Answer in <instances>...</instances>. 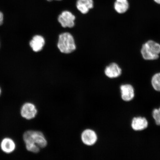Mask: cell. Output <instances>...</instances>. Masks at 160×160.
Here are the masks:
<instances>
[{
    "instance_id": "obj_1",
    "label": "cell",
    "mask_w": 160,
    "mask_h": 160,
    "mask_svg": "<svg viewBox=\"0 0 160 160\" xmlns=\"http://www.w3.org/2000/svg\"><path fill=\"white\" fill-rule=\"evenodd\" d=\"M23 139L28 151L34 153H38L40 148L47 145V141L41 132L28 131L24 133Z\"/></svg>"
},
{
    "instance_id": "obj_10",
    "label": "cell",
    "mask_w": 160,
    "mask_h": 160,
    "mask_svg": "<svg viewBox=\"0 0 160 160\" xmlns=\"http://www.w3.org/2000/svg\"><path fill=\"white\" fill-rule=\"evenodd\" d=\"M148 125V123L144 117H135L132 121V128L135 131H142L147 128Z\"/></svg>"
},
{
    "instance_id": "obj_15",
    "label": "cell",
    "mask_w": 160,
    "mask_h": 160,
    "mask_svg": "<svg viewBox=\"0 0 160 160\" xmlns=\"http://www.w3.org/2000/svg\"><path fill=\"white\" fill-rule=\"evenodd\" d=\"M152 114L156 124L160 126V107L159 109H154Z\"/></svg>"
},
{
    "instance_id": "obj_16",
    "label": "cell",
    "mask_w": 160,
    "mask_h": 160,
    "mask_svg": "<svg viewBox=\"0 0 160 160\" xmlns=\"http://www.w3.org/2000/svg\"><path fill=\"white\" fill-rule=\"evenodd\" d=\"M3 15L2 12H0V26L2 25L3 23Z\"/></svg>"
},
{
    "instance_id": "obj_9",
    "label": "cell",
    "mask_w": 160,
    "mask_h": 160,
    "mask_svg": "<svg viewBox=\"0 0 160 160\" xmlns=\"http://www.w3.org/2000/svg\"><path fill=\"white\" fill-rule=\"evenodd\" d=\"M45 44V40L42 36L37 35L29 42V45L33 51L38 52L42 51Z\"/></svg>"
},
{
    "instance_id": "obj_17",
    "label": "cell",
    "mask_w": 160,
    "mask_h": 160,
    "mask_svg": "<svg viewBox=\"0 0 160 160\" xmlns=\"http://www.w3.org/2000/svg\"><path fill=\"white\" fill-rule=\"evenodd\" d=\"M153 1L157 4L160 5V0H153Z\"/></svg>"
},
{
    "instance_id": "obj_6",
    "label": "cell",
    "mask_w": 160,
    "mask_h": 160,
    "mask_svg": "<svg viewBox=\"0 0 160 160\" xmlns=\"http://www.w3.org/2000/svg\"><path fill=\"white\" fill-rule=\"evenodd\" d=\"M37 113V110L33 104L27 103L22 107L21 114L23 118L27 119H31L35 118Z\"/></svg>"
},
{
    "instance_id": "obj_18",
    "label": "cell",
    "mask_w": 160,
    "mask_h": 160,
    "mask_svg": "<svg viewBox=\"0 0 160 160\" xmlns=\"http://www.w3.org/2000/svg\"><path fill=\"white\" fill-rule=\"evenodd\" d=\"M47 1L49 2H51L53 1V0H47ZM55 1H62V0H55Z\"/></svg>"
},
{
    "instance_id": "obj_8",
    "label": "cell",
    "mask_w": 160,
    "mask_h": 160,
    "mask_svg": "<svg viewBox=\"0 0 160 160\" xmlns=\"http://www.w3.org/2000/svg\"><path fill=\"white\" fill-rule=\"evenodd\" d=\"M122 70L119 66L115 63H112L107 66L105 70L106 76L110 78L119 77L122 74Z\"/></svg>"
},
{
    "instance_id": "obj_4",
    "label": "cell",
    "mask_w": 160,
    "mask_h": 160,
    "mask_svg": "<svg viewBox=\"0 0 160 160\" xmlns=\"http://www.w3.org/2000/svg\"><path fill=\"white\" fill-rule=\"evenodd\" d=\"M75 17L71 12L64 11L59 16L58 21L63 28H72L75 25Z\"/></svg>"
},
{
    "instance_id": "obj_19",
    "label": "cell",
    "mask_w": 160,
    "mask_h": 160,
    "mask_svg": "<svg viewBox=\"0 0 160 160\" xmlns=\"http://www.w3.org/2000/svg\"><path fill=\"white\" fill-rule=\"evenodd\" d=\"M1 88H0V95H1Z\"/></svg>"
},
{
    "instance_id": "obj_13",
    "label": "cell",
    "mask_w": 160,
    "mask_h": 160,
    "mask_svg": "<svg viewBox=\"0 0 160 160\" xmlns=\"http://www.w3.org/2000/svg\"><path fill=\"white\" fill-rule=\"evenodd\" d=\"M15 144L11 139L5 138L1 142V147L2 151L7 153H10L14 151L15 149Z\"/></svg>"
},
{
    "instance_id": "obj_5",
    "label": "cell",
    "mask_w": 160,
    "mask_h": 160,
    "mask_svg": "<svg viewBox=\"0 0 160 160\" xmlns=\"http://www.w3.org/2000/svg\"><path fill=\"white\" fill-rule=\"evenodd\" d=\"M81 140L85 145L92 146L95 144L98 140V136L94 131L87 129L83 131L81 134Z\"/></svg>"
},
{
    "instance_id": "obj_14",
    "label": "cell",
    "mask_w": 160,
    "mask_h": 160,
    "mask_svg": "<svg viewBox=\"0 0 160 160\" xmlns=\"http://www.w3.org/2000/svg\"><path fill=\"white\" fill-rule=\"evenodd\" d=\"M151 84L156 91L160 92V72L155 73L152 77Z\"/></svg>"
},
{
    "instance_id": "obj_11",
    "label": "cell",
    "mask_w": 160,
    "mask_h": 160,
    "mask_svg": "<svg viewBox=\"0 0 160 160\" xmlns=\"http://www.w3.org/2000/svg\"><path fill=\"white\" fill-rule=\"evenodd\" d=\"M77 7L78 10L83 14L88 12L89 9L93 8V0H78Z\"/></svg>"
},
{
    "instance_id": "obj_2",
    "label": "cell",
    "mask_w": 160,
    "mask_h": 160,
    "mask_svg": "<svg viewBox=\"0 0 160 160\" xmlns=\"http://www.w3.org/2000/svg\"><path fill=\"white\" fill-rule=\"evenodd\" d=\"M141 53L143 59L147 61L157 60L159 57L160 44L150 40L142 45Z\"/></svg>"
},
{
    "instance_id": "obj_12",
    "label": "cell",
    "mask_w": 160,
    "mask_h": 160,
    "mask_svg": "<svg viewBox=\"0 0 160 160\" xmlns=\"http://www.w3.org/2000/svg\"><path fill=\"white\" fill-rule=\"evenodd\" d=\"M129 7V0H116L114 4L115 11L121 14L127 12Z\"/></svg>"
},
{
    "instance_id": "obj_7",
    "label": "cell",
    "mask_w": 160,
    "mask_h": 160,
    "mask_svg": "<svg viewBox=\"0 0 160 160\" xmlns=\"http://www.w3.org/2000/svg\"><path fill=\"white\" fill-rule=\"evenodd\" d=\"M121 98L124 101H131L135 97L134 89L132 86L129 84L122 85L120 87Z\"/></svg>"
},
{
    "instance_id": "obj_3",
    "label": "cell",
    "mask_w": 160,
    "mask_h": 160,
    "mask_svg": "<svg viewBox=\"0 0 160 160\" xmlns=\"http://www.w3.org/2000/svg\"><path fill=\"white\" fill-rule=\"evenodd\" d=\"M57 46L60 51L62 53H71L76 49L74 39L71 34L68 32L59 35Z\"/></svg>"
}]
</instances>
